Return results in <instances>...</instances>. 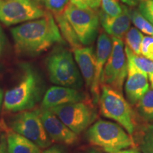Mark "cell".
Returning a JSON list of instances; mask_svg holds the SVG:
<instances>
[{"label": "cell", "instance_id": "obj_19", "mask_svg": "<svg viewBox=\"0 0 153 153\" xmlns=\"http://www.w3.org/2000/svg\"><path fill=\"white\" fill-rule=\"evenodd\" d=\"M125 53L127 58L128 65L133 66L139 71L147 74L153 72V61L143 55L136 54L130 50L127 46L125 48Z\"/></svg>", "mask_w": 153, "mask_h": 153}, {"label": "cell", "instance_id": "obj_14", "mask_svg": "<svg viewBox=\"0 0 153 153\" xmlns=\"http://www.w3.org/2000/svg\"><path fill=\"white\" fill-rule=\"evenodd\" d=\"M150 88L148 74L128 65L127 79L125 92L127 100L132 105L137 104L141 97Z\"/></svg>", "mask_w": 153, "mask_h": 153}, {"label": "cell", "instance_id": "obj_34", "mask_svg": "<svg viewBox=\"0 0 153 153\" xmlns=\"http://www.w3.org/2000/svg\"><path fill=\"white\" fill-rule=\"evenodd\" d=\"M3 101H4V93L2 89L0 88V109H1V106H3Z\"/></svg>", "mask_w": 153, "mask_h": 153}, {"label": "cell", "instance_id": "obj_33", "mask_svg": "<svg viewBox=\"0 0 153 153\" xmlns=\"http://www.w3.org/2000/svg\"><path fill=\"white\" fill-rule=\"evenodd\" d=\"M121 1L126 4L131 6V7H135V6L139 4L141 0H121Z\"/></svg>", "mask_w": 153, "mask_h": 153}, {"label": "cell", "instance_id": "obj_27", "mask_svg": "<svg viewBox=\"0 0 153 153\" xmlns=\"http://www.w3.org/2000/svg\"><path fill=\"white\" fill-rule=\"evenodd\" d=\"M139 11L153 25V0H141Z\"/></svg>", "mask_w": 153, "mask_h": 153}, {"label": "cell", "instance_id": "obj_35", "mask_svg": "<svg viewBox=\"0 0 153 153\" xmlns=\"http://www.w3.org/2000/svg\"><path fill=\"white\" fill-rule=\"evenodd\" d=\"M149 79H150L151 87L153 88V72L150 74H149Z\"/></svg>", "mask_w": 153, "mask_h": 153}, {"label": "cell", "instance_id": "obj_18", "mask_svg": "<svg viewBox=\"0 0 153 153\" xmlns=\"http://www.w3.org/2000/svg\"><path fill=\"white\" fill-rule=\"evenodd\" d=\"M56 24L58 26L60 33H62L63 39H65L72 50L82 46V44L80 42L79 38L77 37L71 24L65 16V14H58L53 16Z\"/></svg>", "mask_w": 153, "mask_h": 153}, {"label": "cell", "instance_id": "obj_30", "mask_svg": "<svg viewBox=\"0 0 153 153\" xmlns=\"http://www.w3.org/2000/svg\"><path fill=\"white\" fill-rule=\"evenodd\" d=\"M0 153H8L5 135H1L0 137Z\"/></svg>", "mask_w": 153, "mask_h": 153}, {"label": "cell", "instance_id": "obj_20", "mask_svg": "<svg viewBox=\"0 0 153 153\" xmlns=\"http://www.w3.org/2000/svg\"><path fill=\"white\" fill-rule=\"evenodd\" d=\"M137 110L143 120L147 122H153V88H149L138 101Z\"/></svg>", "mask_w": 153, "mask_h": 153}, {"label": "cell", "instance_id": "obj_15", "mask_svg": "<svg viewBox=\"0 0 153 153\" xmlns=\"http://www.w3.org/2000/svg\"><path fill=\"white\" fill-rule=\"evenodd\" d=\"M123 7V12L118 16H109L104 12H100L99 19L105 31L111 37L123 40L126 33L131 28L130 10L125 5Z\"/></svg>", "mask_w": 153, "mask_h": 153}, {"label": "cell", "instance_id": "obj_2", "mask_svg": "<svg viewBox=\"0 0 153 153\" xmlns=\"http://www.w3.org/2000/svg\"><path fill=\"white\" fill-rule=\"evenodd\" d=\"M19 69L18 82L4 96L2 106L7 112L33 109L45 94V81L39 70L28 62L20 64Z\"/></svg>", "mask_w": 153, "mask_h": 153}, {"label": "cell", "instance_id": "obj_1", "mask_svg": "<svg viewBox=\"0 0 153 153\" xmlns=\"http://www.w3.org/2000/svg\"><path fill=\"white\" fill-rule=\"evenodd\" d=\"M16 52L35 57L57 43H64L54 17L48 11L45 16L22 24L11 29Z\"/></svg>", "mask_w": 153, "mask_h": 153}, {"label": "cell", "instance_id": "obj_8", "mask_svg": "<svg viewBox=\"0 0 153 153\" xmlns=\"http://www.w3.org/2000/svg\"><path fill=\"white\" fill-rule=\"evenodd\" d=\"M47 13L35 0H0V22L6 26L42 18Z\"/></svg>", "mask_w": 153, "mask_h": 153}, {"label": "cell", "instance_id": "obj_13", "mask_svg": "<svg viewBox=\"0 0 153 153\" xmlns=\"http://www.w3.org/2000/svg\"><path fill=\"white\" fill-rule=\"evenodd\" d=\"M84 93L74 88L54 86L45 91L41 101V109H51L54 107L71 103L85 101Z\"/></svg>", "mask_w": 153, "mask_h": 153}, {"label": "cell", "instance_id": "obj_21", "mask_svg": "<svg viewBox=\"0 0 153 153\" xmlns=\"http://www.w3.org/2000/svg\"><path fill=\"white\" fill-rule=\"evenodd\" d=\"M130 16L132 22L140 31L153 36V25L140 12L139 10H130Z\"/></svg>", "mask_w": 153, "mask_h": 153}, {"label": "cell", "instance_id": "obj_4", "mask_svg": "<svg viewBox=\"0 0 153 153\" xmlns=\"http://www.w3.org/2000/svg\"><path fill=\"white\" fill-rule=\"evenodd\" d=\"M49 79L55 85L79 89L82 78L72 53L68 50L55 49L46 60Z\"/></svg>", "mask_w": 153, "mask_h": 153}, {"label": "cell", "instance_id": "obj_7", "mask_svg": "<svg viewBox=\"0 0 153 153\" xmlns=\"http://www.w3.org/2000/svg\"><path fill=\"white\" fill-rule=\"evenodd\" d=\"M112 51L105 64L101 76V86H108L122 93L128 74V62L122 39L111 37Z\"/></svg>", "mask_w": 153, "mask_h": 153}, {"label": "cell", "instance_id": "obj_32", "mask_svg": "<svg viewBox=\"0 0 153 153\" xmlns=\"http://www.w3.org/2000/svg\"><path fill=\"white\" fill-rule=\"evenodd\" d=\"M110 153H141V152L137 150V149L131 148V149H124V150H118V151H116V152H110Z\"/></svg>", "mask_w": 153, "mask_h": 153}, {"label": "cell", "instance_id": "obj_31", "mask_svg": "<svg viewBox=\"0 0 153 153\" xmlns=\"http://www.w3.org/2000/svg\"><path fill=\"white\" fill-rule=\"evenodd\" d=\"M41 153H64L62 152V150L60 148H59L58 147L56 146H53L51 148H48L45 149L43 152Z\"/></svg>", "mask_w": 153, "mask_h": 153}, {"label": "cell", "instance_id": "obj_28", "mask_svg": "<svg viewBox=\"0 0 153 153\" xmlns=\"http://www.w3.org/2000/svg\"><path fill=\"white\" fill-rule=\"evenodd\" d=\"M70 3L82 9L98 8L101 4V0H70Z\"/></svg>", "mask_w": 153, "mask_h": 153}, {"label": "cell", "instance_id": "obj_36", "mask_svg": "<svg viewBox=\"0 0 153 153\" xmlns=\"http://www.w3.org/2000/svg\"><path fill=\"white\" fill-rule=\"evenodd\" d=\"M83 153H101V152H98V151H97L95 150H89Z\"/></svg>", "mask_w": 153, "mask_h": 153}, {"label": "cell", "instance_id": "obj_12", "mask_svg": "<svg viewBox=\"0 0 153 153\" xmlns=\"http://www.w3.org/2000/svg\"><path fill=\"white\" fill-rule=\"evenodd\" d=\"M112 51V38L101 32L97 39V53H96V72L94 82L91 87L93 102L98 104L101 93V79L102 72L106 61L108 60Z\"/></svg>", "mask_w": 153, "mask_h": 153}, {"label": "cell", "instance_id": "obj_16", "mask_svg": "<svg viewBox=\"0 0 153 153\" xmlns=\"http://www.w3.org/2000/svg\"><path fill=\"white\" fill-rule=\"evenodd\" d=\"M74 57L79 66L86 85L91 87L96 72V55L91 47H80L73 50Z\"/></svg>", "mask_w": 153, "mask_h": 153}, {"label": "cell", "instance_id": "obj_3", "mask_svg": "<svg viewBox=\"0 0 153 153\" xmlns=\"http://www.w3.org/2000/svg\"><path fill=\"white\" fill-rule=\"evenodd\" d=\"M86 135L91 145L107 153L135 147L131 135L120 125L108 120H97L89 128Z\"/></svg>", "mask_w": 153, "mask_h": 153}, {"label": "cell", "instance_id": "obj_22", "mask_svg": "<svg viewBox=\"0 0 153 153\" xmlns=\"http://www.w3.org/2000/svg\"><path fill=\"white\" fill-rule=\"evenodd\" d=\"M143 37L144 36L143 33L137 28L131 27L124 37L126 46L131 50L133 53L140 55V48Z\"/></svg>", "mask_w": 153, "mask_h": 153}, {"label": "cell", "instance_id": "obj_24", "mask_svg": "<svg viewBox=\"0 0 153 153\" xmlns=\"http://www.w3.org/2000/svg\"><path fill=\"white\" fill-rule=\"evenodd\" d=\"M101 9L104 14L109 16H118L123 12V7L118 0H101Z\"/></svg>", "mask_w": 153, "mask_h": 153}, {"label": "cell", "instance_id": "obj_25", "mask_svg": "<svg viewBox=\"0 0 153 153\" xmlns=\"http://www.w3.org/2000/svg\"><path fill=\"white\" fill-rule=\"evenodd\" d=\"M140 150L143 153H153V125L149 126L143 133Z\"/></svg>", "mask_w": 153, "mask_h": 153}, {"label": "cell", "instance_id": "obj_11", "mask_svg": "<svg viewBox=\"0 0 153 153\" xmlns=\"http://www.w3.org/2000/svg\"><path fill=\"white\" fill-rule=\"evenodd\" d=\"M43 125L51 140L72 145L77 140V135L72 132L51 109H41Z\"/></svg>", "mask_w": 153, "mask_h": 153}, {"label": "cell", "instance_id": "obj_29", "mask_svg": "<svg viewBox=\"0 0 153 153\" xmlns=\"http://www.w3.org/2000/svg\"><path fill=\"white\" fill-rule=\"evenodd\" d=\"M6 45H7V38H6V36L2 28L0 26V57L4 52Z\"/></svg>", "mask_w": 153, "mask_h": 153}, {"label": "cell", "instance_id": "obj_5", "mask_svg": "<svg viewBox=\"0 0 153 153\" xmlns=\"http://www.w3.org/2000/svg\"><path fill=\"white\" fill-rule=\"evenodd\" d=\"M98 103L102 116L116 121L128 133L133 135L135 130L133 112L122 93L108 86L102 85Z\"/></svg>", "mask_w": 153, "mask_h": 153}, {"label": "cell", "instance_id": "obj_9", "mask_svg": "<svg viewBox=\"0 0 153 153\" xmlns=\"http://www.w3.org/2000/svg\"><path fill=\"white\" fill-rule=\"evenodd\" d=\"M51 110L77 135L85 131L97 118L94 108L85 101L61 105Z\"/></svg>", "mask_w": 153, "mask_h": 153}, {"label": "cell", "instance_id": "obj_17", "mask_svg": "<svg viewBox=\"0 0 153 153\" xmlns=\"http://www.w3.org/2000/svg\"><path fill=\"white\" fill-rule=\"evenodd\" d=\"M5 135L8 153H41L40 147L12 130H8Z\"/></svg>", "mask_w": 153, "mask_h": 153}, {"label": "cell", "instance_id": "obj_26", "mask_svg": "<svg viewBox=\"0 0 153 153\" xmlns=\"http://www.w3.org/2000/svg\"><path fill=\"white\" fill-rule=\"evenodd\" d=\"M140 52L143 56L153 61V36H146L143 37Z\"/></svg>", "mask_w": 153, "mask_h": 153}, {"label": "cell", "instance_id": "obj_6", "mask_svg": "<svg viewBox=\"0 0 153 153\" xmlns=\"http://www.w3.org/2000/svg\"><path fill=\"white\" fill-rule=\"evenodd\" d=\"M11 130L35 143L41 148L51 145V139L44 128L41 117V108L16 113L9 119Z\"/></svg>", "mask_w": 153, "mask_h": 153}, {"label": "cell", "instance_id": "obj_10", "mask_svg": "<svg viewBox=\"0 0 153 153\" xmlns=\"http://www.w3.org/2000/svg\"><path fill=\"white\" fill-rule=\"evenodd\" d=\"M65 16L79 38L82 45H89L97 36L99 15L94 9H82L70 3Z\"/></svg>", "mask_w": 153, "mask_h": 153}, {"label": "cell", "instance_id": "obj_23", "mask_svg": "<svg viewBox=\"0 0 153 153\" xmlns=\"http://www.w3.org/2000/svg\"><path fill=\"white\" fill-rule=\"evenodd\" d=\"M40 6L42 5L53 16L65 13L70 0H35Z\"/></svg>", "mask_w": 153, "mask_h": 153}]
</instances>
